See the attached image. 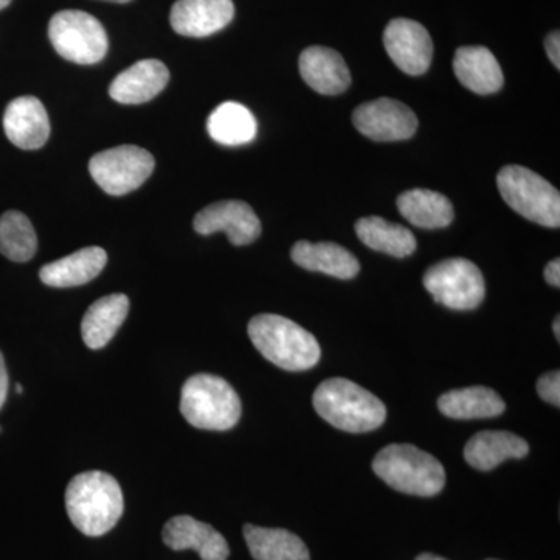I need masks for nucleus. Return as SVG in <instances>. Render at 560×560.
I'll return each mask as SVG.
<instances>
[{
  "mask_svg": "<svg viewBox=\"0 0 560 560\" xmlns=\"http://www.w3.org/2000/svg\"><path fill=\"white\" fill-rule=\"evenodd\" d=\"M11 3V0H0V10L7 9Z\"/></svg>",
  "mask_w": 560,
  "mask_h": 560,
  "instance_id": "obj_35",
  "label": "nucleus"
},
{
  "mask_svg": "<svg viewBox=\"0 0 560 560\" xmlns=\"http://www.w3.org/2000/svg\"><path fill=\"white\" fill-rule=\"evenodd\" d=\"M537 393L545 401L555 405L556 408L560 407V372H548L547 375L539 378L537 382Z\"/></svg>",
  "mask_w": 560,
  "mask_h": 560,
  "instance_id": "obj_29",
  "label": "nucleus"
},
{
  "mask_svg": "<svg viewBox=\"0 0 560 560\" xmlns=\"http://www.w3.org/2000/svg\"><path fill=\"white\" fill-rule=\"evenodd\" d=\"M302 80L323 95H340L350 86V70L345 58L329 47L312 46L301 54Z\"/></svg>",
  "mask_w": 560,
  "mask_h": 560,
  "instance_id": "obj_17",
  "label": "nucleus"
},
{
  "mask_svg": "<svg viewBox=\"0 0 560 560\" xmlns=\"http://www.w3.org/2000/svg\"><path fill=\"white\" fill-rule=\"evenodd\" d=\"M397 209L405 220L422 230H441L455 219L451 200L429 189L405 191L397 198Z\"/></svg>",
  "mask_w": 560,
  "mask_h": 560,
  "instance_id": "obj_23",
  "label": "nucleus"
},
{
  "mask_svg": "<svg viewBox=\"0 0 560 560\" xmlns=\"http://www.w3.org/2000/svg\"><path fill=\"white\" fill-rule=\"evenodd\" d=\"M423 285L438 304L451 311H474L486 296L482 272L467 259H447L433 265L423 276Z\"/></svg>",
  "mask_w": 560,
  "mask_h": 560,
  "instance_id": "obj_8",
  "label": "nucleus"
},
{
  "mask_svg": "<svg viewBox=\"0 0 560 560\" xmlns=\"http://www.w3.org/2000/svg\"><path fill=\"white\" fill-rule=\"evenodd\" d=\"M66 511L84 536L109 533L124 514V493L116 478L92 470L77 475L66 489Z\"/></svg>",
  "mask_w": 560,
  "mask_h": 560,
  "instance_id": "obj_1",
  "label": "nucleus"
},
{
  "mask_svg": "<svg viewBox=\"0 0 560 560\" xmlns=\"http://www.w3.org/2000/svg\"><path fill=\"white\" fill-rule=\"evenodd\" d=\"M248 335L261 355L283 371H308L320 359L319 342L315 337L289 318L280 315L254 316Z\"/></svg>",
  "mask_w": 560,
  "mask_h": 560,
  "instance_id": "obj_2",
  "label": "nucleus"
},
{
  "mask_svg": "<svg viewBox=\"0 0 560 560\" xmlns=\"http://www.w3.org/2000/svg\"><path fill=\"white\" fill-rule=\"evenodd\" d=\"M0 433H2V429H0Z\"/></svg>",
  "mask_w": 560,
  "mask_h": 560,
  "instance_id": "obj_38",
  "label": "nucleus"
},
{
  "mask_svg": "<svg viewBox=\"0 0 560 560\" xmlns=\"http://www.w3.org/2000/svg\"><path fill=\"white\" fill-rule=\"evenodd\" d=\"M128 312L130 300L125 294H109L95 301L81 320L84 345L94 350L105 348L127 319Z\"/></svg>",
  "mask_w": 560,
  "mask_h": 560,
  "instance_id": "obj_22",
  "label": "nucleus"
},
{
  "mask_svg": "<svg viewBox=\"0 0 560 560\" xmlns=\"http://www.w3.org/2000/svg\"><path fill=\"white\" fill-rule=\"evenodd\" d=\"M529 453L528 442L510 431H481L466 444L464 458L474 469L489 471L506 459H522Z\"/></svg>",
  "mask_w": 560,
  "mask_h": 560,
  "instance_id": "obj_20",
  "label": "nucleus"
},
{
  "mask_svg": "<svg viewBox=\"0 0 560 560\" xmlns=\"http://www.w3.org/2000/svg\"><path fill=\"white\" fill-rule=\"evenodd\" d=\"M383 44L394 65L408 75H422L433 60V40L429 31L419 22L390 21L383 33Z\"/></svg>",
  "mask_w": 560,
  "mask_h": 560,
  "instance_id": "obj_11",
  "label": "nucleus"
},
{
  "mask_svg": "<svg viewBox=\"0 0 560 560\" xmlns=\"http://www.w3.org/2000/svg\"><path fill=\"white\" fill-rule=\"evenodd\" d=\"M372 469L389 488L408 495L434 497L445 486V470L440 460L410 444L383 448L375 456Z\"/></svg>",
  "mask_w": 560,
  "mask_h": 560,
  "instance_id": "obj_4",
  "label": "nucleus"
},
{
  "mask_svg": "<svg viewBox=\"0 0 560 560\" xmlns=\"http://www.w3.org/2000/svg\"><path fill=\"white\" fill-rule=\"evenodd\" d=\"M294 264L307 271L323 272L337 279H353L360 264L350 250L330 242H298L291 249Z\"/></svg>",
  "mask_w": 560,
  "mask_h": 560,
  "instance_id": "obj_21",
  "label": "nucleus"
},
{
  "mask_svg": "<svg viewBox=\"0 0 560 560\" xmlns=\"http://www.w3.org/2000/svg\"><path fill=\"white\" fill-rule=\"evenodd\" d=\"M3 130L18 149L38 150L49 140V114L43 103L32 95L14 98L3 114Z\"/></svg>",
  "mask_w": 560,
  "mask_h": 560,
  "instance_id": "obj_14",
  "label": "nucleus"
},
{
  "mask_svg": "<svg viewBox=\"0 0 560 560\" xmlns=\"http://www.w3.org/2000/svg\"><path fill=\"white\" fill-rule=\"evenodd\" d=\"M442 415L452 419H489L503 415L506 404L495 390L486 386L453 389L438 400Z\"/></svg>",
  "mask_w": 560,
  "mask_h": 560,
  "instance_id": "obj_24",
  "label": "nucleus"
},
{
  "mask_svg": "<svg viewBox=\"0 0 560 560\" xmlns=\"http://www.w3.org/2000/svg\"><path fill=\"white\" fill-rule=\"evenodd\" d=\"M552 331H555L556 340L560 341V320L556 318L555 324H552Z\"/></svg>",
  "mask_w": 560,
  "mask_h": 560,
  "instance_id": "obj_34",
  "label": "nucleus"
},
{
  "mask_svg": "<svg viewBox=\"0 0 560 560\" xmlns=\"http://www.w3.org/2000/svg\"><path fill=\"white\" fill-rule=\"evenodd\" d=\"M416 560H447V559L440 558V556L429 555V552H425V555H420L419 558Z\"/></svg>",
  "mask_w": 560,
  "mask_h": 560,
  "instance_id": "obj_33",
  "label": "nucleus"
},
{
  "mask_svg": "<svg viewBox=\"0 0 560 560\" xmlns=\"http://www.w3.org/2000/svg\"><path fill=\"white\" fill-rule=\"evenodd\" d=\"M545 49H547L548 58H550L552 66L560 69V36L559 32H552L545 39Z\"/></svg>",
  "mask_w": 560,
  "mask_h": 560,
  "instance_id": "obj_30",
  "label": "nucleus"
},
{
  "mask_svg": "<svg viewBox=\"0 0 560 560\" xmlns=\"http://www.w3.org/2000/svg\"><path fill=\"white\" fill-rule=\"evenodd\" d=\"M108 254L98 246H88L62 257L60 260L44 265L39 271L40 282L54 289H70L80 287L97 278L106 267Z\"/></svg>",
  "mask_w": 560,
  "mask_h": 560,
  "instance_id": "obj_19",
  "label": "nucleus"
},
{
  "mask_svg": "<svg viewBox=\"0 0 560 560\" xmlns=\"http://www.w3.org/2000/svg\"><path fill=\"white\" fill-rule=\"evenodd\" d=\"M154 171V158L145 149L120 145L101 151L90 161L92 178L113 197L139 189Z\"/></svg>",
  "mask_w": 560,
  "mask_h": 560,
  "instance_id": "obj_9",
  "label": "nucleus"
},
{
  "mask_svg": "<svg viewBox=\"0 0 560 560\" xmlns=\"http://www.w3.org/2000/svg\"><path fill=\"white\" fill-rule=\"evenodd\" d=\"M171 80L167 66L160 60H142L124 70L109 86L113 101L121 105H140L153 101Z\"/></svg>",
  "mask_w": 560,
  "mask_h": 560,
  "instance_id": "obj_16",
  "label": "nucleus"
},
{
  "mask_svg": "<svg viewBox=\"0 0 560 560\" xmlns=\"http://www.w3.org/2000/svg\"><path fill=\"white\" fill-rule=\"evenodd\" d=\"M243 536L256 560H311L304 541L290 530L246 525Z\"/></svg>",
  "mask_w": 560,
  "mask_h": 560,
  "instance_id": "obj_25",
  "label": "nucleus"
},
{
  "mask_svg": "<svg viewBox=\"0 0 560 560\" xmlns=\"http://www.w3.org/2000/svg\"><path fill=\"white\" fill-rule=\"evenodd\" d=\"M162 540L175 551L195 550L202 560L230 558V545L219 530L190 515H178L165 523Z\"/></svg>",
  "mask_w": 560,
  "mask_h": 560,
  "instance_id": "obj_15",
  "label": "nucleus"
},
{
  "mask_svg": "<svg viewBox=\"0 0 560 560\" xmlns=\"http://www.w3.org/2000/svg\"><path fill=\"white\" fill-rule=\"evenodd\" d=\"M22 390H24V389H22L21 383H18V385H16V393L18 394H22Z\"/></svg>",
  "mask_w": 560,
  "mask_h": 560,
  "instance_id": "obj_37",
  "label": "nucleus"
},
{
  "mask_svg": "<svg viewBox=\"0 0 560 560\" xmlns=\"http://www.w3.org/2000/svg\"><path fill=\"white\" fill-rule=\"evenodd\" d=\"M105 2L128 3L131 2V0H105Z\"/></svg>",
  "mask_w": 560,
  "mask_h": 560,
  "instance_id": "obj_36",
  "label": "nucleus"
},
{
  "mask_svg": "<svg viewBox=\"0 0 560 560\" xmlns=\"http://www.w3.org/2000/svg\"><path fill=\"white\" fill-rule=\"evenodd\" d=\"M9 371H7L5 359H3V353L0 352V410H2L3 405H5L7 396H9Z\"/></svg>",
  "mask_w": 560,
  "mask_h": 560,
  "instance_id": "obj_31",
  "label": "nucleus"
},
{
  "mask_svg": "<svg viewBox=\"0 0 560 560\" xmlns=\"http://www.w3.org/2000/svg\"><path fill=\"white\" fill-rule=\"evenodd\" d=\"M194 228L198 234L226 232L232 245L245 246L256 242L261 234L259 217L245 201L213 202L195 215Z\"/></svg>",
  "mask_w": 560,
  "mask_h": 560,
  "instance_id": "obj_12",
  "label": "nucleus"
},
{
  "mask_svg": "<svg viewBox=\"0 0 560 560\" xmlns=\"http://www.w3.org/2000/svg\"><path fill=\"white\" fill-rule=\"evenodd\" d=\"M38 250V237L28 217L20 210H9L0 217V254L11 261L24 264Z\"/></svg>",
  "mask_w": 560,
  "mask_h": 560,
  "instance_id": "obj_28",
  "label": "nucleus"
},
{
  "mask_svg": "<svg viewBox=\"0 0 560 560\" xmlns=\"http://www.w3.org/2000/svg\"><path fill=\"white\" fill-rule=\"evenodd\" d=\"M316 412L335 429L348 433L377 430L386 420L385 404L348 378H329L313 394Z\"/></svg>",
  "mask_w": 560,
  "mask_h": 560,
  "instance_id": "obj_3",
  "label": "nucleus"
},
{
  "mask_svg": "<svg viewBox=\"0 0 560 560\" xmlns=\"http://www.w3.org/2000/svg\"><path fill=\"white\" fill-rule=\"evenodd\" d=\"M504 202L526 220L545 228L560 226L559 190L536 172L522 165H508L497 176Z\"/></svg>",
  "mask_w": 560,
  "mask_h": 560,
  "instance_id": "obj_6",
  "label": "nucleus"
},
{
  "mask_svg": "<svg viewBox=\"0 0 560 560\" xmlns=\"http://www.w3.org/2000/svg\"><path fill=\"white\" fill-rule=\"evenodd\" d=\"M208 131L210 138L221 145H245L256 138L257 121L246 106L226 102L210 114Z\"/></svg>",
  "mask_w": 560,
  "mask_h": 560,
  "instance_id": "obj_27",
  "label": "nucleus"
},
{
  "mask_svg": "<svg viewBox=\"0 0 560 560\" xmlns=\"http://www.w3.org/2000/svg\"><path fill=\"white\" fill-rule=\"evenodd\" d=\"M490 560H493V559H490Z\"/></svg>",
  "mask_w": 560,
  "mask_h": 560,
  "instance_id": "obj_39",
  "label": "nucleus"
},
{
  "mask_svg": "<svg viewBox=\"0 0 560 560\" xmlns=\"http://www.w3.org/2000/svg\"><path fill=\"white\" fill-rule=\"evenodd\" d=\"M180 412L195 429L226 431L242 418V401L219 375L197 374L180 390Z\"/></svg>",
  "mask_w": 560,
  "mask_h": 560,
  "instance_id": "obj_5",
  "label": "nucleus"
},
{
  "mask_svg": "<svg viewBox=\"0 0 560 560\" xmlns=\"http://www.w3.org/2000/svg\"><path fill=\"white\" fill-rule=\"evenodd\" d=\"M355 232L368 248L397 259L411 256L418 248V242L410 230L381 217H366L357 221Z\"/></svg>",
  "mask_w": 560,
  "mask_h": 560,
  "instance_id": "obj_26",
  "label": "nucleus"
},
{
  "mask_svg": "<svg viewBox=\"0 0 560 560\" xmlns=\"http://www.w3.org/2000/svg\"><path fill=\"white\" fill-rule=\"evenodd\" d=\"M545 280L550 283L551 287L559 289L560 287V261L559 259L551 260L550 264L545 268Z\"/></svg>",
  "mask_w": 560,
  "mask_h": 560,
  "instance_id": "obj_32",
  "label": "nucleus"
},
{
  "mask_svg": "<svg viewBox=\"0 0 560 560\" xmlns=\"http://www.w3.org/2000/svg\"><path fill=\"white\" fill-rule=\"evenodd\" d=\"M353 127L375 142L410 139L418 131V117L410 106L382 97L363 103L353 110Z\"/></svg>",
  "mask_w": 560,
  "mask_h": 560,
  "instance_id": "obj_10",
  "label": "nucleus"
},
{
  "mask_svg": "<svg viewBox=\"0 0 560 560\" xmlns=\"http://www.w3.org/2000/svg\"><path fill=\"white\" fill-rule=\"evenodd\" d=\"M49 38L60 57L77 65H95L108 51L105 28L86 11L65 10L55 14L49 24Z\"/></svg>",
  "mask_w": 560,
  "mask_h": 560,
  "instance_id": "obj_7",
  "label": "nucleus"
},
{
  "mask_svg": "<svg viewBox=\"0 0 560 560\" xmlns=\"http://www.w3.org/2000/svg\"><path fill=\"white\" fill-rule=\"evenodd\" d=\"M453 70L459 83L475 94H495L503 88L504 75L500 62L486 47H459L453 58Z\"/></svg>",
  "mask_w": 560,
  "mask_h": 560,
  "instance_id": "obj_18",
  "label": "nucleus"
},
{
  "mask_svg": "<svg viewBox=\"0 0 560 560\" xmlns=\"http://www.w3.org/2000/svg\"><path fill=\"white\" fill-rule=\"evenodd\" d=\"M234 14L232 0H176L171 24L178 35L206 38L228 27Z\"/></svg>",
  "mask_w": 560,
  "mask_h": 560,
  "instance_id": "obj_13",
  "label": "nucleus"
}]
</instances>
